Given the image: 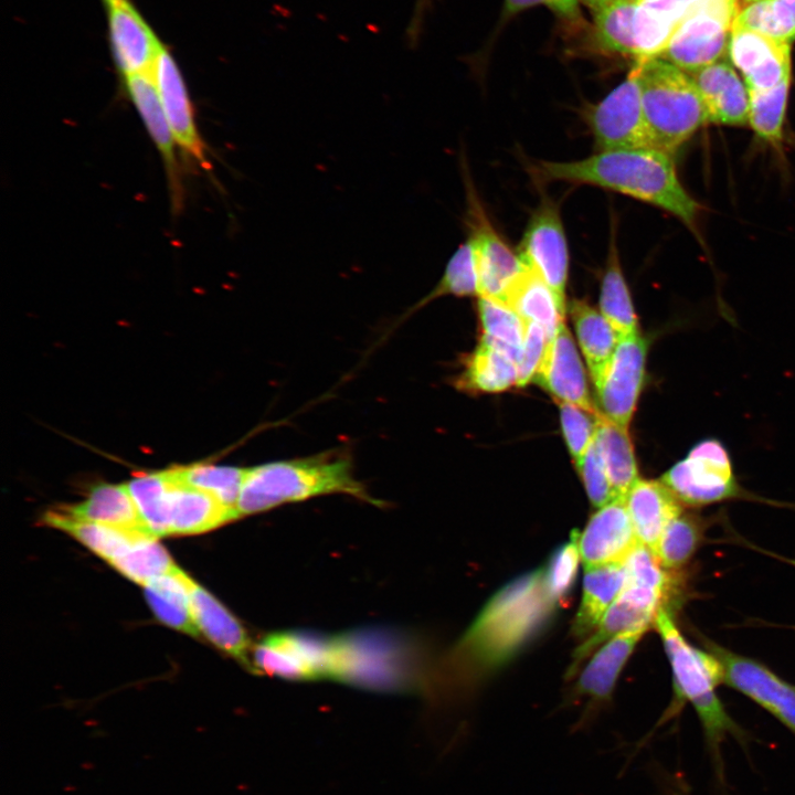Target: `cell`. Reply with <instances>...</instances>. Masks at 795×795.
Returning <instances> with one entry per match:
<instances>
[{
	"mask_svg": "<svg viewBox=\"0 0 795 795\" xmlns=\"http://www.w3.org/2000/svg\"><path fill=\"white\" fill-rule=\"evenodd\" d=\"M545 181L612 190L655 205L693 229L699 203L681 184L671 155L656 148L597 151L573 161H540Z\"/></svg>",
	"mask_w": 795,
	"mask_h": 795,
	"instance_id": "1",
	"label": "cell"
},
{
	"mask_svg": "<svg viewBox=\"0 0 795 795\" xmlns=\"http://www.w3.org/2000/svg\"><path fill=\"white\" fill-rule=\"evenodd\" d=\"M555 604L543 569L516 579L489 600L459 640L456 662L475 676L495 669L543 625Z\"/></svg>",
	"mask_w": 795,
	"mask_h": 795,
	"instance_id": "2",
	"label": "cell"
},
{
	"mask_svg": "<svg viewBox=\"0 0 795 795\" xmlns=\"http://www.w3.org/2000/svg\"><path fill=\"white\" fill-rule=\"evenodd\" d=\"M332 494H344L374 502L354 477L350 458L336 453H324L246 468L236 509L242 517L267 511L284 504Z\"/></svg>",
	"mask_w": 795,
	"mask_h": 795,
	"instance_id": "3",
	"label": "cell"
},
{
	"mask_svg": "<svg viewBox=\"0 0 795 795\" xmlns=\"http://www.w3.org/2000/svg\"><path fill=\"white\" fill-rule=\"evenodd\" d=\"M633 70L653 146L672 155L708 123L696 83L661 57L637 62Z\"/></svg>",
	"mask_w": 795,
	"mask_h": 795,
	"instance_id": "4",
	"label": "cell"
},
{
	"mask_svg": "<svg viewBox=\"0 0 795 795\" xmlns=\"http://www.w3.org/2000/svg\"><path fill=\"white\" fill-rule=\"evenodd\" d=\"M654 624L672 669L677 707L688 700L696 709L709 741L716 745L727 732L734 730L733 721L716 693V687L723 682L721 664L710 651L687 643L666 606L658 611Z\"/></svg>",
	"mask_w": 795,
	"mask_h": 795,
	"instance_id": "5",
	"label": "cell"
},
{
	"mask_svg": "<svg viewBox=\"0 0 795 795\" xmlns=\"http://www.w3.org/2000/svg\"><path fill=\"white\" fill-rule=\"evenodd\" d=\"M739 11V0H697L660 57L687 73L721 60Z\"/></svg>",
	"mask_w": 795,
	"mask_h": 795,
	"instance_id": "6",
	"label": "cell"
},
{
	"mask_svg": "<svg viewBox=\"0 0 795 795\" xmlns=\"http://www.w3.org/2000/svg\"><path fill=\"white\" fill-rule=\"evenodd\" d=\"M682 505L699 507L740 496L731 458L716 438L698 442L660 479Z\"/></svg>",
	"mask_w": 795,
	"mask_h": 795,
	"instance_id": "7",
	"label": "cell"
},
{
	"mask_svg": "<svg viewBox=\"0 0 795 795\" xmlns=\"http://www.w3.org/2000/svg\"><path fill=\"white\" fill-rule=\"evenodd\" d=\"M464 179L467 198L465 223L477 268L478 297L505 305L510 287L526 266L492 226L470 178L466 174Z\"/></svg>",
	"mask_w": 795,
	"mask_h": 795,
	"instance_id": "8",
	"label": "cell"
},
{
	"mask_svg": "<svg viewBox=\"0 0 795 795\" xmlns=\"http://www.w3.org/2000/svg\"><path fill=\"white\" fill-rule=\"evenodd\" d=\"M597 151L654 148L635 71L610 94L583 110Z\"/></svg>",
	"mask_w": 795,
	"mask_h": 795,
	"instance_id": "9",
	"label": "cell"
},
{
	"mask_svg": "<svg viewBox=\"0 0 795 795\" xmlns=\"http://www.w3.org/2000/svg\"><path fill=\"white\" fill-rule=\"evenodd\" d=\"M517 253L522 264L552 289L565 312L569 247L558 204L543 197L531 213Z\"/></svg>",
	"mask_w": 795,
	"mask_h": 795,
	"instance_id": "10",
	"label": "cell"
},
{
	"mask_svg": "<svg viewBox=\"0 0 795 795\" xmlns=\"http://www.w3.org/2000/svg\"><path fill=\"white\" fill-rule=\"evenodd\" d=\"M703 642L722 666L723 682L757 702L795 734V686L751 658Z\"/></svg>",
	"mask_w": 795,
	"mask_h": 795,
	"instance_id": "11",
	"label": "cell"
},
{
	"mask_svg": "<svg viewBox=\"0 0 795 795\" xmlns=\"http://www.w3.org/2000/svg\"><path fill=\"white\" fill-rule=\"evenodd\" d=\"M647 342L639 331L618 341L597 396L602 414L623 428L635 412L645 381Z\"/></svg>",
	"mask_w": 795,
	"mask_h": 795,
	"instance_id": "12",
	"label": "cell"
},
{
	"mask_svg": "<svg viewBox=\"0 0 795 795\" xmlns=\"http://www.w3.org/2000/svg\"><path fill=\"white\" fill-rule=\"evenodd\" d=\"M151 75L178 149L208 169L206 148L195 121L189 91L179 65L166 45L155 61Z\"/></svg>",
	"mask_w": 795,
	"mask_h": 795,
	"instance_id": "13",
	"label": "cell"
},
{
	"mask_svg": "<svg viewBox=\"0 0 795 795\" xmlns=\"http://www.w3.org/2000/svg\"><path fill=\"white\" fill-rule=\"evenodd\" d=\"M328 638L300 633H274L252 651L256 674L288 680H317L326 677Z\"/></svg>",
	"mask_w": 795,
	"mask_h": 795,
	"instance_id": "14",
	"label": "cell"
},
{
	"mask_svg": "<svg viewBox=\"0 0 795 795\" xmlns=\"http://www.w3.org/2000/svg\"><path fill=\"white\" fill-rule=\"evenodd\" d=\"M667 597L658 590L626 581L597 628L575 649L568 675L576 674L582 661L613 637L632 630H647Z\"/></svg>",
	"mask_w": 795,
	"mask_h": 795,
	"instance_id": "15",
	"label": "cell"
},
{
	"mask_svg": "<svg viewBox=\"0 0 795 795\" xmlns=\"http://www.w3.org/2000/svg\"><path fill=\"white\" fill-rule=\"evenodd\" d=\"M108 38L123 78L150 72L165 46L129 0H104Z\"/></svg>",
	"mask_w": 795,
	"mask_h": 795,
	"instance_id": "16",
	"label": "cell"
},
{
	"mask_svg": "<svg viewBox=\"0 0 795 795\" xmlns=\"http://www.w3.org/2000/svg\"><path fill=\"white\" fill-rule=\"evenodd\" d=\"M728 53L749 91H768L792 76L791 44L733 25Z\"/></svg>",
	"mask_w": 795,
	"mask_h": 795,
	"instance_id": "17",
	"label": "cell"
},
{
	"mask_svg": "<svg viewBox=\"0 0 795 795\" xmlns=\"http://www.w3.org/2000/svg\"><path fill=\"white\" fill-rule=\"evenodd\" d=\"M533 380L558 403L573 404L596 416L602 415L601 410L591 400L582 361L564 321L547 343Z\"/></svg>",
	"mask_w": 795,
	"mask_h": 795,
	"instance_id": "18",
	"label": "cell"
},
{
	"mask_svg": "<svg viewBox=\"0 0 795 795\" xmlns=\"http://www.w3.org/2000/svg\"><path fill=\"white\" fill-rule=\"evenodd\" d=\"M575 533L585 568L623 563L639 542L625 499H614L598 508L583 531Z\"/></svg>",
	"mask_w": 795,
	"mask_h": 795,
	"instance_id": "19",
	"label": "cell"
},
{
	"mask_svg": "<svg viewBox=\"0 0 795 795\" xmlns=\"http://www.w3.org/2000/svg\"><path fill=\"white\" fill-rule=\"evenodd\" d=\"M124 84L128 97L160 153L167 172L170 197L173 205L178 209L182 199V186L177 159V150L179 149L162 110L151 71L125 77Z\"/></svg>",
	"mask_w": 795,
	"mask_h": 795,
	"instance_id": "20",
	"label": "cell"
},
{
	"mask_svg": "<svg viewBox=\"0 0 795 795\" xmlns=\"http://www.w3.org/2000/svg\"><path fill=\"white\" fill-rule=\"evenodd\" d=\"M646 630L619 634L604 643L582 669L575 685L576 697H587L591 703L576 724L584 728L593 718V711L610 701L617 678Z\"/></svg>",
	"mask_w": 795,
	"mask_h": 795,
	"instance_id": "21",
	"label": "cell"
},
{
	"mask_svg": "<svg viewBox=\"0 0 795 795\" xmlns=\"http://www.w3.org/2000/svg\"><path fill=\"white\" fill-rule=\"evenodd\" d=\"M689 74L703 102L708 123L727 126L749 124V91L732 64L719 60Z\"/></svg>",
	"mask_w": 795,
	"mask_h": 795,
	"instance_id": "22",
	"label": "cell"
},
{
	"mask_svg": "<svg viewBox=\"0 0 795 795\" xmlns=\"http://www.w3.org/2000/svg\"><path fill=\"white\" fill-rule=\"evenodd\" d=\"M169 536L198 534L241 518L236 509L223 505L209 492L183 483L173 468L169 469Z\"/></svg>",
	"mask_w": 795,
	"mask_h": 795,
	"instance_id": "23",
	"label": "cell"
},
{
	"mask_svg": "<svg viewBox=\"0 0 795 795\" xmlns=\"http://www.w3.org/2000/svg\"><path fill=\"white\" fill-rule=\"evenodd\" d=\"M190 612L197 627L218 648L256 672L250 639L237 619L206 590L190 580Z\"/></svg>",
	"mask_w": 795,
	"mask_h": 795,
	"instance_id": "24",
	"label": "cell"
},
{
	"mask_svg": "<svg viewBox=\"0 0 795 795\" xmlns=\"http://www.w3.org/2000/svg\"><path fill=\"white\" fill-rule=\"evenodd\" d=\"M625 505L638 541L654 553L668 523L683 511L661 480L639 478L626 495Z\"/></svg>",
	"mask_w": 795,
	"mask_h": 795,
	"instance_id": "25",
	"label": "cell"
},
{
	"mask_svg": "<svg viewBox=\"0 0 795 795\" xmlns=\"http://www.w3.org/2000/svg\"><path fill=\"white\" fill-rule=\"evenodd\" d=\"M697 0H636V62L660 57L675 30Z\"/></svg>",
	"mask_w": 795,
	"mask_h": 795,
	"instance_id": "26",
	"label": "cell"
},
{
	"mask_svg": "<svg viewBox=\"0 0 795 795\" xmlns=\"http://www.w3.org/2000/svg\"><path fill=\"white\" fill-rule=\"evenodd\" d=\"M56 510L73 519L153 536L144 522L126 485H97L92 488L88 497L83 502L73 506H61Z\"/></svg>",
	"mask_w": 795,
	"mask_h": 795,
	"instance_id": "27",
	"label": "cell"
},
{
	"mask_svg": "<svg viewBox=\"0 0 795 795\" xmlns=\"http://www.w3.org/2000/svg\"><path fill=\"white\" fill-rule=\"evenodd\" d=\"M576 338L591 378L597 389L603 384L618 343V337L601 311L582 299L569 305Z\"/></svg>",
	"mask_w": 795,
	"mask_h": 795,
	"instance_id": "28",
	"label": "cell"
},
{
	"mask_svg": "<svg viewBox=\"0 0 795 795\" xmlns=\"http://www.w3.org/2000/svg\"><path fill=\"white\" fill-rule=\"evenodd\" d=\"M625 583L624 562L585 568L582 600L573 624L576 637L585 639L597 628Z\"/></svg>",
	"mask_w": 795,
	"mask_h": 795,
	"instance_id": "29",
	"label": "cell"
},
{
	"mask_svg": "<svg viewBox=\"0 0 795 795\" xmlns=\"http://www.w3.org/2000/svg\"><path fill=\"white\" fill-rule=\"evenodd\" d=\"M505 305L511 308L524 324L540 325L545 331L548 342L564 321L565 312L561 309L552 289L528 267L510 287Z\"/></svg>",
	"mask_w": 795,
	"mask_h": 795,
	"instance_id": "30",
	"label": "cell"
},
{
	"mask_svg": "<svg viewBox=\"0 0 795 795\" xmlns=\"http://www.w3.org/2000/svg\"><path fill=\"white\" fill-rule=\"evenodd\" d=\"M457 386L471 392H501L518 383V362L506 350L479 340L464 362Z\"/></svg>",
	"mask_w": 795,
	"mask_h": 795,
	"instance_id": "31",
	"label": "cell"
},
{
	"mask_svg": "<svg viewBox=\"0 0 795 795\" xmlns=\"http://www.w3.org/2000/svg\"><path fill=\"white\" fill-rule=\"evenodd\" d=\"M42 521L67 532L108 563L127 553L139 541L156 538L140 531L73 519L56 509L45 512Z\"/></svg>",
	"mask_w": 795,
	"mask_h": 795,
	"instance_id": "32",
	"label": "cell"
},
{
	"mask_svg": "<svg viewBox=\"0 0 795 795\" xmlns=\"http://www.w3.org/2000/svg\"><path fill=\"white\" fill-rule=\"evenodd\" d=\"M600 311L614 329L618 341L638 331L637 317L621 266L614 225L601 282Z\"/></svg>",
	"mask_w": 795,
	"mask_h": 795,
	"instance_id": "33",
	"label": "cell"
},
{
	"mask_svg": "<svg viewBox=\"0 0 795 795\" xmlns=\"http://www.w3.org/2000/svg\"><path fill=\"white\" fill-rule=\"evenodd\" d=\"M595 443L615 498L625 499L639 479L628 430L618 426L602 414L598 417Z\"/></svg>",
	"mask_w": 795,
	"mask_h": 795,
	"instance_id": "34",
	"label": "cell"
},
{
	"mask_svg": "<svg viewBox=\"0 0 795 795\" xmlns=\"http://www.w3.org/2000/svg\"><path fill=\"white\" fill-rule=\"evenodd\" d=\"M190 580L177 566L170 573L155 577L144 589L147 602L158 619L172 628L197 637L199 628L190 612Z\"/></svg>",
	"mask_w": 795,
	"mask_h": 795,
	"instance_id": "35",
	"label": "cell"
},
{
	"mask_svg": "<svg viewBox=\"0 0 795 795\" xmlns=\"http://www.w3.org/2000/svg\"><path fill=\"white\" fill-rule=\"evenodd\" d=\"M126 487L151 533L157 538L169 536L167 513L169 469L140 474L129 480Z\"/></svg>",
	"mask_w": 795,
	"mask_h": 795,
	"instance_id": "36",
	"label": "cell"
},
{
	"mask_svg": "<svg viewBox=\"0 0 795 795\" xmlns=\"http://www.w3.org/2000/svg\"><path fill=\"white\" fill-rule=\"evenodd\" d=\"M791 78L768 91H749V125L763 141L778 146L783 140Z\"/></svg>",
	"mask_w": 795,
	"mask_h": 795,
	"instance_id": "37",
	"label": "cell"
},
{
	"mask_svg": "<svg viewBox=\"0 0 795 795\" xmlns=\"http://www.w3.org/2000/svg\"><path fill=\"white\" fill-rule=\"evenodd\" d=\"M777 41L795 40V0H760L739 11L734 24Z\"/></svg>",
	"mask_w": 795,
	"mask_h": 795,
	"instance_id": "38",
	"label": "cell"
},
{
	"mask_svg": "<svg viewBox=\"0 0 795 795\" xmlns=\"http://www.w3.org/2000/svg\"><path fill=\"white\" fill-rule=\"evenodd\" d=\"M480 340L509 352L519 363L524 339V324L508 306L487 298H478Z\"/></svg>",
	"mask_w": 795,
	"mask_h": 795,
	"instance_id": "39",
	"label": "cell"
},
{
	"mask_svg": "<svg viewBox=\"0 0 795 795\" xmlns=\"http://www.w3.org/2000/svg\"><path fill=\"white\" fill-rule=\"evenodd\" d=\"M173 469L183 483L206 491L223 505L236 509L246 468L194 464Z\"/></svg>",
	"mask_w": 795,
	"mask_h": 795,
	"instance_id": "40",
	"label": "cell"
},
{
	"mask_svg": "<svg viewBox=\"0 0 795 795\" xmlns=\"http://www.w3.org/2000/svg\"><path fill=\"white\" fill-rule=\"evenodd\" d=\"M702 522L698 517L683 511L672 519L664 530L655 554L661 565L677 571L686 565L697 551L702 539Z\"/></svg>",
	"mask_w": 795,
	"mask_h": 795,
	"instance_id": "41",
	"label": "cell"
},
{
	"mask_svg": "<svg viewBox=\"0 0 795 795\" xmlns=\"http://www.w3.org/2000/svg\"><path fill=\"white\" fill-rule=\"evenodd\" d=\"M636 0H614L595 15V34L601 47L634 57Z\"/></svg>",
	"mask_w": 795,
	"mask_h": 795,
	"instance_id": "42",
	"label": "cell"
},
{
	"mask_svg": "<svg viewBox=\"0 0 795 795\" xmlns=\"http://www.w3.org/2000/svg\"><path fill=\"white\" fill-rule=\"evenodd\" d=\"M109 564L129 580L145 586L177 566L157 538H146Z\"/></svg>",
	"mask_w": 795,
	"mask_h": 795,
	"instance_id": "43",
	"label": "cell"
},
{
	"mask_svg": "<svg viewBox=\"0 0 795 795\" xmlns=\"http://www.w3.org/2000/svg\"><path fill=\"white\" fill-rule=\"evenodd\" d=\"M446 295L478 296L477 268L473 247L468 240L452 254L441 279L416 307Z\"/></svg>",
	"mask_w": 795,
	"mask_h": 795,
	"instance_id": "44",
	"label": "cell"
},
{
	"mask_svg": "<svg viewBox=\"0 0 795 795\" xmlns=\"http://www.w3.org/2000/svg\"><path fill=\"white\" fill-rule=\"evenodd\" d=\"M563 435L572 458L577 465L594 442L598 417L576 405L559 402Z\"/></svg>",
	"mask_w": 795,
	"mask_h": 795,
	"instance_id": "45",
	"label": "cell"
},
{
	"mask_svg": "<svg viewBox=\"0 0 795 795\" xmlns=\"http://www.w3.org/2000/svg\"><path fill=\"white\" fill-rule=\"evenodd\" d=\"M580 560L576 533L573 531L570 541L554 552L543 569L547 587L556 602L570 591Z\"/></svg>",
	"mask_w": 795,
	"mask_h": 795,
	"instance_id": "46",
	"label": "cell"
},
{
	"mask_svg": "<svg viewBox=\"0 0 795 795\" xmlns=\"http://www.w3.org/2000/svg\"><path fill=\"white\" fill-rule=\"evenodd\" d=\"M576 467L594 507L601 508L616 499L595 439Z\"/></svg>",
	"mask_w": 795,
	"mask_h": 795,
	"instance_id": "47",
	"label": "cell"
},
{
	"mask_svg": "<svg viewBox=\"0 0 795 795\" xmlns=\"http://www.w3.org/2000/svg\"><path fill=\"white\" fill-rule=\"evenodd\" d=\"M547 343L545 331L540 325L536 322L524 324V339L518 363L517 386H524L534 379Z\"/></svg>",
	"mask_w": 795,
	"mask_h": 795,
	"instance_id": "48",
	"label": "cell"
},
{
	"mask_svg": "<svg viewBox=\"0 0 795 795\" xmlns=\"http://www.w3.org/2000/svg\"><path fill=\"white\" fill-rule=\"evenodd\" d=\"M545 4L556 13L573 19L579 13L577 0H505V15H513L527 8Z\"/></svg>",
	"mask_w": 795,
	"mask_h": 795,
	"instance_id": "49",
	"label": "cell"
},
{
	"mask_svg": "<svg viewBox=\"0 0 795 795\" xmlns=\"http://www.w3.org/2000/svg\"><path fill=\"white\" fill-rule=\"evenodd\" d=\"M433 0H415L413 13L406 29L409 44L415 46L422 33L425 17L431 9Z\"/></svg>",
	"mask_w": 795,
	"mask_h": 795,
	"instance_id": "50",
	"label": "cell"
},
{
	"mask_svg": "<svg viewBox=\"0 0 795 795\" xmlns=\"http://www.w3.org/2000/svg\"><path fill=\"white\" fill-rule=\"evenodd\" d=\"M583 2L586 7H589L594 14L600 12L602 9L607 7L610 3H612L614 0H580Z\"/></svg>",
	"mask_w": 795,
	"mask_h": 795,
	"instance_id": "51",
	"label": "cell"
},
{
	"mask_svg": "<svg viewBox=\"0 0 795 795\" xmlns=\"http://www.w3.org/2000/svg\"><path fill=\"white\" fill-rule=\"evenodd\" d=\"M745 1H748V2H754V1H760V0H745Z\"/></svg>",
	"mask_w": 795,
	"mask_h": 795,
	"instance_id": "52",
	"label": "cell"
},
{
	"mask_svg": "<svg viewBox=\"0 0 795 795\" xmlns=\"http://www.w3.org/2000/svg\"><path fill=\"white\" fill-rule=\"evenodd\" d=\"M789 562H791V563H793V564L795 565V561H789Z\"/></svg>",
	"mask_w": 795,
	"mask_h": 795,
	"instance_id": "53",
	"label": "cell"
}]
</instances>
